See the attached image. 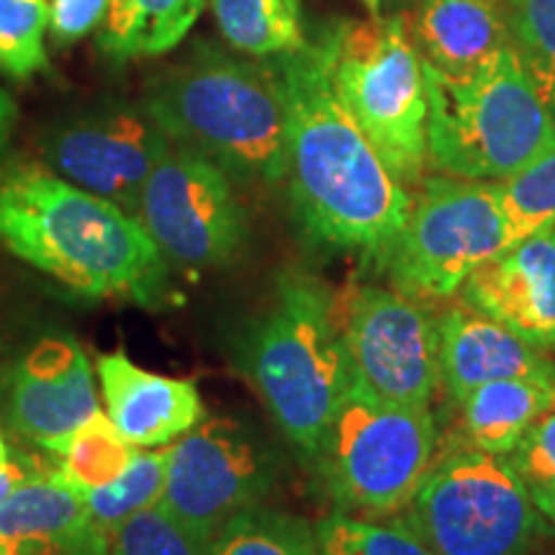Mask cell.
I'll return each mask as SVG.
<instances>
[{"instance_id": "6da1fadb", "label": "cell", "mask_w": 555, "mask_h": 555, "mask_svg": "<svg viewBox=\"0 0 555 555\" xmlns=\"http://www.w3.org/2000/svg\"><path fill=\"white\" fill-rule=\"evenodd\" d=\"M286 103V180L301 232L335 253L386 266L412 196L388 172L332 86V34L275 54Z\"/></svg>"}, {"instance_id": "7a4b0ae2", "label": "cell", "mask_w": 555, "mask_h": 555, "mask_svg": "<svg viewBox=\"0 0 555 555\" xmlns=\"http://www.w3.org/2000/svg\"><path fill=\"white\" fill-rule=\"evenodd\" d=\"M0 242L80 296L157 311L178 294L137 217L37 165L0 176Z\"/></svg>"}, {"instance_id": "3957f363", "label": "cell", "mask_w": 555, "mask_h": 555, "mask_svg": "<svg viewBox=\"0 0 555 555\" xmlns=\"http://www.w3.org/2000/svg\"><path fill=\"white\" fill-rule=\"evenodd\" d=\"M240 358L278 429L314 468L352 384L327 286L307 273L278 278L273 301L247 330Z\"/></svg>"}, {"instance_id": "277c9868", "label": "cell", "mask_w": 555, "mask_h": 555, "mask_svg": "<svg viewBox=\"0 0 555 555\" xmlns=\"http://www.w3.org/2000/svg\"><path fill=\"white\" fill-rule=\"evenodd\" d=\"M144 108L172 144L242 183L286 178V103L273 65L198 47L152 86Z\"/></svg>"}, {"instance_id": "5b68a950", "label": "cell", "mask_w": 555, "mask_h": 555, "mask_svg": "<svg viewBox=\"0 0 555 555\" xmlns=\"http://www.w3.org/2000/svg\"><path fill=\"white\" fill-rule=\"evenodd\" d=\"M427 90V163L442 176L506 180L555 150L551 108L515 44L468 78L422 65Z\"/></svg>"}, {"instance_id": "8992f818", "label": "cell", "mask_w": 555, "mask_h": 555, "mask_svg": "<svg viewBox=\"0 0 555 555\" xmlns=\"http://www.w3.org/2000/svg\"><path fill=\"white\" fill-rule=\"evenodd\" d=\"M332 34V86L347 114L404 189L427 170V90L406 16L339 24Z\"/></svg>"}, {"instance_id": "52a82bcc", "label": "cell", "mask_w": 555, "mask_h": 555, "mask_svg": "<svg viewBox=\"0 0 555 555\" xmlns=\"http://www.w3.org/2000/svg\"><path fill=\"white\" fill-rule=\"evenodd\" d=\"M435 440L429 406L388 404L350 384L314 470L337 509L391 517L406 509L433 468Z\"/></svg>"}, {"instance_id": "ba28073f", "label": "cell", "mask_w": 555, "mask_h": 555, "mask_svg": "<svg viewBox=\"0 0 555 555\" xmlns=\"http://www.w3.org/2000/svg\"><path fill=\"white\" fill-rule=\"evenodd\" d=\"M406 509L435 555H527L543 530L512 463L476 448L433 463Z\"/></svg>"}, {"instance_id": "9c48e42d", "label": "cell", "mask_w": 555, "mask_h": 555, "mask_svg": "<svg viewBox=\"0 0 555 555\" xmlns=\"http://www.w3.org/2000/svg\"><path fill=\"white\" fill-rule=\"evenodd\" d=\"M506 249V221L496 180L427 178L386 266L393 288L437 301L463 288L468 275Z\"/></svg>"}, {"instance_id": "30bf717a", "label": "cell", "mask_w": 555, "mask_h": 555, "mask_svg": "<svg viewBox=\"0 0 555 555\" xmlns=\"http://www.w3.org/2000/svg\"><path fill=\"white\" fill-rule=\"evenodd\" d=\"M275 483L262 437L234 416H204L170 446L159 504L206 547L237 512L260 504Z\"/></svg>"}, {"instance_id": "8fae6325", "label": "cell", "mask_w": 555, "mask_h": 555, "mask_svg": "<svg viewBox=\"0 0 555 555\" xmlns=\"http://www.w3.org/2000/svg\"><path fill=\"white\" fill-rule=\"evenodd\" d=\"M137 219L165 260L185 270L232 266L245 249L247 219L232 178L178 144L144 183Z\"/></svg>"}, {"instance_id": "7c38bea8", "label": "cell", "mask_w": 555, "mask_h": 555, "mask_svg": "<svg viewBox=\"0 0 555 555\" xmlns=\"http://www.w3.org/2000/svg\"><path fill=\"white\" fill-rule=\"evenodd\" d=\"M339 327L352 384L388 404H433L440 386V327L427 301L399 288L360 286Z\"/></svg>"}, {"instance_id": "4fadbf2b", "label": "cell", "mask_w": 555, "mask_h": 555, "mask_svg": "<svg viewBox=\"0 0 555 555\" xmlns=\"http://www.w3.org/2000/svg\"><path fill=\"white\" fill-rule=\"evenodd\" d=\"M170 147L142 103L95 108L60 124L47 137L44 157L60 178L137 217L144 183Z\"/></svg>"}, {"instance_id": "5bb4252c", "label": "cell", "mask_w": 555, "mask_h": 555, "mask_svg": "<svg viewBox=\"0 0 555 555\" xmlns=\"http://www.w3.org/2000/svg\"><path fill=\"white\" fill-rule=\"evenodd\" d=\"M5 412L18 435L50 453L101 414L93 365L82 347L65 335L39 339L13 365Z\"/></svg>"}, {"instance_id": "9a60e30c", "label": "cell", "mask_w": 555, "mask_h": 555, "mask_svg": "<svg viewBox=\"0 0 555 555\" xmlns=\"http://www.w3.org/2000/svg\"><path fill=\"white\" fill-rule=\"evenodd\" d=\"M457 294L463 304L555 356V224L486 260Z\"/></svg>"}, {"instance_id": "2e32d148", "label": "cell", "mask_w": 555, "mask_h": 555, "mask_svg": "<svg viewBox=\"0 0 555 555\" xmlns=\"http://www.w3.org/2000/svg\"><path fill=\"white\" fill-rule=\"evenodd\" d=\"M440 327V380L457 404L478 386L502 378L555 380V360L496 319L468 304H455L437 319Z\"/></svg>"}, {"instance_id": "e0dca14e", "label": "cell", "mask_w": 555, "mask_h": 555, "mask_svg": "<svg viewBox=\"0 0 555 555\" xmlns=\"http://www.w3.org/2000/svg\"><path fill=\"white\" fill-rule=\"evenodd\" d=\"M106 414L134 448L172 446L204 420V401L193 380L144 371L124 352L99 358Z\"/></svg>"}, {"instance_id": "ac0fdd59", "label": "cell", "mask_w": 555, "mask_h": 555, "mask_svg": "<svg viewBox=\"0 0 555 555\" xmlns=\"http://www.w3.org/2000/svg\"><path fill=\"white\" fill-rule=\"evenodd\" d=\"M108 535L57 474H34L0 504V555H106Z\"/></svg>"}, {"instance_id": "d6986e66", "label": "cell", "mask_w": 555, "mask_h": 555, "mask_svg": "<svg viewBox=\"0 0 555 555\" xmlns=\"http://www.w3.org/2000/svg\"><path fill=\"white\" fill-rule=\"evenodd\" d=\"M409 31L422 65L446 78H468L512 44L504 0H420Z\"/></svg>"}, {"instance_id": "ffe728a7", "label": "cell", "mask_w": 555, "mask_h": 555, "mask_svg": "<svg viewBox=\"0 0 555 555\" xmlns=\"http://www.w3.org/2000/svg\"><path fill=\"white\" fill-rule=\"evenodd\" d=\"M461 406L468 446L506 457L519 446L527 429L555 406V380H491L470 391Z\"/></svg>"}, {"instance_id": "44dd1931", "label": "cell", "mask_w": 555, "mask_h": 555, "mask_svg": "<svg viewBox=\"0 0 555 555\" xmlns=\"http://www.w3.org/2000/svg\"><path fill=\"white\" fill-rule=\"evenodd\" d=\"M206 0H114L101 44L116 60L170 52L193 29Z\"/></svg>"}, {"instance_id": "7402d4cb", "label": "cell", "mask_w": 555, "mask_h": 555, "mask_svg": "<svg viewBox=\"0 0 555 555\" xmlns=\"http://www.w3.org/2000/svg\"><path fill=\"white\" fill-rule=\"evenodd\" d=\"M206 555H322V551L307 519L253 504L221 527Z\"/></svg>"}, {"instance_id": "603a6c76", "label": "cell", "mask_w": 555, "mask_h": 555, "mask_svg": "<svg viewBox=\"0 0 555 555\" xmlns=\"http://www.w3.org/2000/svg\"><path fill=\"white\" fill-rule=\"evenodd\" d=\"M211 5L221 34L234 50L275 57L304 44L294 0H211Z\"/></svg>"}, {"instance_id": "cb8c5ba5", "label": "cell", "mask_w": 555, "mask_h": 555, "mask_svg": "<svg viewBox=\"0 0 555 555\" xmlns=\"http://www.w3.org/2000/svg\"><path fill=\"white\" fill-rule=\"evenodd\" d=\"M52 453L60 455V466L54 470L60 481L73 486L78 494H86L119 478L139 450L116 429L108 414L101 412L75 429Z\"/></svg>"}, {"instance_id": "d4e9b609", "label": "cell", "mask_w": 555, "mask_h": 555, "mask_svg": "<svg viewBox=\"0 0 555 555\" xmlns=\"http://www.w3.org/2000/svg\"><path fill=\"white\" fill-rule=\"evenodd\" d=\"M168 455L170 446L137 453L131 466L119 478L80 494L88 506L90 519L103 535L111 538V532L127 522L131 515L155 506L163 499L165 478H168Z\"/></svg>"}, {"instance_id": "484cf974", "label": "cell", "mask_w": 555, "mask_h": 555, "mask_svg": "<svg viewBox=\"0 0 555 555\" xmlns=\"http://www.w3.org/2000/svg\"><path fill=\"white\" fill-rule=\"evenodd\" d=\"M314 530L322 555H435L406 519L363 517L337 509Z\"/></svg>"}, {"instance_id": "4316f807", "label": "cell", "mask_w": 555, "mask_h": 555, "mask_svg": "<svg viewBox=\"0 0 555 555\" xmlns=\"http://www.w3.org/2000/svg\"><path fill=\"white\" fill-rule=\"evenodd\" d=\"M506 247L555 224V150L547 152L517 176L499 180Z\"/></svg>"}, {"instance_id": "83f0119b", "label": "cell", "mask_w": 555, "mask_h": 555, "mask_svg": "<svg viewBox=\"0 0 555 555\" xmlns=\"http://www.w3.org/2000/svg\"><path fill=\"white\" fill-rule=\"evenodd\" d=\"M47 0H0V73L26 80L47 67Z\"/></svg>"}, {"instance_id": "f1b7e54d", "label": "cell", "mask_w": 555, "mask_h": 555, "mask_svg": "<svg viewBox=\"0 0 555 555\" xmlns=\"http://www.w3.org/2000/svg\"><path fill=\"white\" fill-rule=\"evenodd\" d=\"M512 44L545 103L555 95V0H504Z\"/></svg>"}, {"instance_id": "f546056e", "label": "cell", "mask_w": 555, "mask_h": 555, "mask_svg": "<svg viewBox=\"0 0 555 555\" xmlns=\"http://www.w3.org/2000/svg\"><path fill=\"white\" fill-rule=\"evenodd\" d=\"M206 551L208 547L157 502L111 532L106 555H206Z\"/></svg>"}, {"instance_id": "4dcf8cb0", "label": "cell", "mask_w": 555, "mask_h": 555, "mask_svg": "<svg viewBox=\"0 0 555 555\" xmlns=\"http://www.w3.org/2000/svg\"><path fill=\"white\" fill-rule=\"evenodd\" d=\"M535 509L555 525V406L506 455Z\"/></svg>"}, {"instance_id": "1f68e13d", "label": "cell", "mask_w": 555, "mask_h": 555, "mask_svg": "<svg viewBox=\"0 0 555 555\" xmlns=\"http://www.w3.org/2000/svg\"><path fill=\"white\" fill-rule=\"evenodd\" d=\"M114 0H52L50 31L57 44H73L88 37L95 26L108 18Z\"/></svg>"}, {"instance_id": "d6a6232c", "label": "cell", "mask_w": 555, "mask_h": 555, "mask_svg": "<svg viewBox=\"0 0 555 555\" xmlns=\"http://www.w3.org/2000/svg\"><path fill=\"white\" fill-rule=\"evenodd\" d=\"M31 474H34V466H29L26 461H11L9 457L5 463H0V504H3V499L9 496L21 481H26Z\"/></svg>"}, {"instance_id": "836d02e7", "label": "cell", "mask_w": 555, "mask_h": 555, "mask_svg": "<svg viewBox=\"0 0 555 555\" xmlns=\"http://www.w3.org/2000/svg\"><path fill=\"white\" fill-rule=\"evenodd\" d=\"M16 116H18L16 103H13L11 95L0 88V152H3L5 144H9V137H11L13 124H16Z\"/></svg>"}, {"instance_id": "e575fe53", "label": "cell", "mask_w": 555, "mask_h": 555, "mask_svg": "<svg viewBox=\"0 0 555 555\" xmlns=\"http://www.w3.org/2000/svg\"><path fill=\"white\" fill-rule=\"evenodd\" d=\"M5 461H9V448H5L3 437H0V463H5Z\"/></svg>"}, {"instance_id": "d590c367", "label": "cell", "mask_w": 555, "mask_h": 555, "mask_svg": "<svg viewBox=\"0 0 555 555\" xmlns=\"http://www.w3.org/2000/svg\"><path fill=\"white\" fill-rule=\"evenodd\" d=\"M363 3L367 5V11L376 13V11H378V5H380V0H363Z\"/></svg>"}, {"instance_id": "8d00e7d4", "label": "cell", "mask_w": 555, "mask_h": 555, "mask_svg": "<svg viewBox=\"0 0 555 555\" xmlns=\"http://www.w3.org/2000/svg\"><path fill=\"white\" fill-rule=\"evenodd\" d=\"M547 108H551V114H553V121H555V95L551 99V103H547Z\"/></svg>"}, {"instance_id": "74e56055", "label": "cell", "mask_w": 555, "mask_h": 555, "mask_svg": "<svg viewBox=\"0 0 555 555\" xmlns=\"http://www.w3.org/2000/svg\"><path fill=\"white\" fill-rule=\"evenodd\" d=\"M294 3H298V0H294Z\"/></svg>"}]
</instances>
